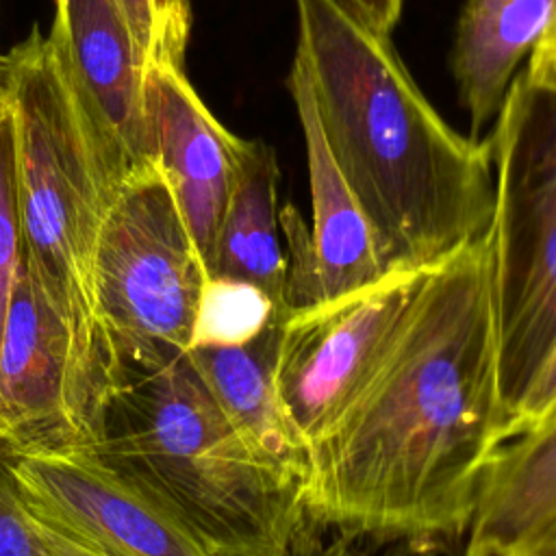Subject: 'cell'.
Returning a JSON list of instances; mask_svg holds the SVG:
<instances>
[{
    "mask_svg": "<svg viewBox=\"0 0 556 556\" xmlns=\"http://www.w3.org/2000/svg\"><path fill=\"white\" fill-rule=\"evenodd\" d=\"M500 258L493 224L430 265L382 356L311 441L306 510L341 539H463L502 443Z\"/></svg>",
    "mask_w": 556,
    "mask_h": 556,
    "instance_id": "obj_1",
    "label": "cell"
},
{
    "mask_svg": "<svg viewBox=\"0 0 556 556\" xmlns=\"http://www.w3.org/2000/svg\"><path fill=\"white\" fill-rule=\"evenodd\" d=\"M293 2V61L382 269L430 267L480 237L495 208L489 139L458 135L426 100L391 37L339 0Z\"/></svg>",
    "mask_w": 556,
    "mask_h": 556,
    "instance_id": "obj_2",
    "label": "cell"
},
{
    "mask_svg": "<svg viewBox=\"0 0 556 556\" xmlns=\"http://www.w3.org/2000/svg\"><path fill=\"white\" fill-rule=\"evenodd\" d=\"M85 452L156 500L211 556H311L317 526L304 484L239 434L187 352L124 374L98 404Z\"/></svg>",
    "mask_w": 556,
    "mask_h": 556,
    "instance_id": "obj_3",
    "label": "cell"
},
{
    "mask_svg": "<svg viewBox=\"0 0 556 556\" xmlns=\"http://www.w3.org/2000/svg\"><path fill=\"white\" fill-rule=\"evenodd\" d=\"M2 89L15 115V176L24 263L67 330L78 402L93 437L115 367L96 300L98 232L115 193L54 46L35 24L4 54Z\"/></svg>",
    "mask_w": 556,
    "mask_h": 556,
    "instance_id": "obj_4",
    "label": "cell"
},
{
    "mask_svg": "<svg viewBox=\"0 0 556 556\" xmlns=\"http://www.w3.org/2000/svg\"><path fill=\"white\" fill-rule=\"evenodd\" d=\"M489 146L500 258V391L508 419L556 339V91L517 74Z\"/></svg>",
    "mask_w": 556,
    "mask_h": 556,
    "instance_id": "obj_5",
    "label": "cell"
},
{
    "mask_svg": "<svg viewBox=\"0 0 556 556\" xmlns=\"http://www.w3.org/2000/svg\"><path fill=\"white\" fill-rule=\"evenodd\" d=\"M206 267L156 167L113 193L96 245V300L115 382L193 343Z\"/></svg>",
    "mask_w": 556,
    "mask_h": 556,
    "instance_id": "obj_6",
    "label": "cell"
},
{
    "mask_svg": "<svg viewBox=\"0 0 556 556\" xmlns=\"http://www.w3.org/2000/svg\"><path fill=\"white\" fill-rule=\"evenodd\" d=\"M426 271L428 267L389 269L363 289L289 311L274 378L308 447L361 389Z\"/></svg>",
    "mask_w": 556,
    "mask_h": 556,
    "instance_id": "obj_7",
    "label": "cell"
},
{
    "mask_svg": "<svg viewBox=\"0 0 556 556\" xmlns=\"http://www.w3.org/2000/svg\"><path fill=\"white\" fill-rule=\"evenodd\" d=\"M100 165L117 189L156 167L146 119V63L115 0H54L50 28Z\"/></svg>",
    "mask_w": 556,
    "mask_h": 556,
    "instance_id": "obj_8",
    "label": "cell"
},
{
    "mask_svg": "<svg viewBox=\"0 0 556 556\" xmlns=\"http://www.w3.org/2000/svg\"><path fill=\"white\" fill-rule=\"evenodd\" d=\"M26 506L106 556H211L156 500L85 450L4 452Z\"/></svg>",
    "mask_w": 556,
    "mask_h": 556,
    "instance_id": "obj_9",
    "label": "cell"
},
{
    "mask_svg": "<svg viewBox=\"0 0 556 556\" xmlns=\"http://www.w3.org/2000/svg\"><path fill=\"white\" fill-rule=\"evenodd\" d=\"M89 443L67 330L22 256L0 350V450L67 452Z\"/></svg>",
    "mask_w": 556,
    "mask_h": 556,
    "instance_id": "obj_10",
    "label": "cell"
},
{
    "mask_svg": "<svg viewBox=\"0 0 556 556\" xmlns=\"http://www.w3.org/2000/svg\"><path fill=\"white\" fill-rule=\"evenodd\" d=\"M143 98L152 161L169 185L208 274L241 137L208 111L182 67H150Z\"/></svg>",
    "mask_w": 556,
    "mask_h": 556,
    "instance_id": "obj_11",
    "label": "cell"
},
{
    "mask_svg": "<svg viewBox=\"0 0 556 556\" xmlns=\"http://www.w3.org/2000/svg\"><path fill=\"white\" fill-rule=\"evenodd\" d=\"M463 556H556V413L491 454Z\"/></svg>",
    "mask_w": 556,
    "mask_h": 556,
    "instance_id": "obj_12",
    "label": "cell"
},
{
    "mask_svg": "<svg viewBox=\"0 0 556 556\" xmlns=\"http://www.w3.org/2000/svg\"><path fill=\"white\" fill-rule=\"evenodd\" d=\"M287 315L276 313L245 343L193 345L187 356L239 434L261 456L304 484L311 447L287 413L274 378L278 339Z\"/></svg>",
    "mask_w": 556,
    "mask_h": 556,
    "instance_id": "obj_13",
    "label": "cell"
},
{
    "mask_svg": "<svg viewBox=\"0 0 556 556\" xmlns=\"http://www.w3.org/2000/svg\"><path fill=\"white\" fill-rule=\"evenodd\" d=\"M287 87L306 148L313 215L308 232L317 302H321L376 282L384 269L378 261L365 213L326 146L306 76L295 61L291 63Z\"/></svg>",
    "mask_w": 556,
    "mask_h": 556,
    "instance_id": "obj_14",
    "label": "cell"
},
{
    "mask_svg": "<svg viewBox=\"0 0 556 556\" xmlns=\"http://www.w3.org/2000/svg\"><path fill=\"white\" fill-rule=\"evenodd\" d=\"M554 15L556 0H465L450 63L471 139L497 117L519 63Z\"/></svg>",
    "mask_w": 556,
    "mask_h": 556,
    "instance_id": "obj_15",
    "label": "cell"
},
{
    "mask_svg": "<svg viewBox=\"0 0 556 556\" xmlns=\"http://www.w3.org/2000/svg\"><path fill=\"white\" fill-rule=\"evenodd\" d=\"M278 161L263 139H241L237 165L215 239L208 278L261 289L274 308L287 304V258L278 239Z\"/></svg>",
    "mask_w": 556,
    "mask_h": 556,
    "instance_id": "obj_16",
    "label": "cell"
},
{
    "mask_svg": "<svg viewBox=\"0 0 556 556\" xmlns=\"http://www.w3.org/2000/svg\"><path fill=\"white\" fill-rule=\"evenodd\" d=\"M276 313L269 298L241 280L208 278L200 298L193 345H239L254 339ZM289 313V311H287Z\"/></svg>",
    "mask_w": 556,
    "mask_h": 556,
    "instance_id": "obj_17",
    "label": "cell"
},
{
    "mask_svg": "<svg viewBox=\"0 0 556 556\" xmlns=\"http://www.w3.org/2000/svg\"><path fill=\"white\" fill-rule=\"evenodd\" d=\"M150 67L169 65L185 70V52L191 35L189 0H115Z\"/></svg>",
    "mask_w": 556,
    "mask_h": 556,
    "instance_id": "obj_18",
    "label": "cell"
},
{
    "mask_svg": "<svg viewBox=\"0 0 556 556\" xmlns=\"http://www.w3.org/2000/svg\"><path fill=\"white\" fill-rule=\"evenodd\" d=\"M20 265L22 219L15 176V115L9 96L0 87V350Z\"/></svg>",
    "mask_w": 556,
    "mask_h": 556,
    "instance_id": "obj_19",
    "label": "cell"
},
{
    "mask_svg": "<svg viewBox=\"0 0 556 556\" xmlns=\"http://www.w3.org/2000/svg\"><path fill=\"white\" fill-rule=\"evenodd\" d=\"M0 556H50L17 486L0 465Z\"/></svg>",
    "mask_w": 556,
    "mask_h": 556,
    "instance_id": "obj_20",
    "label": "cell"
},
{
    "mask_svg": "<svg viewBox=\"0 0 556 556\" xmlns=\"http://www.w3.org/2000/svg\"><path fill=\"white\" fill-rule=\"evenodd\" d=\"M554 413H556V339L545 361L541 363L539 371L534 374L532 382L523 391L521 400L510 410L502 430V443L536 428Z\"/></svg>",
    "mask_w": 556,
    "mask_h": 556,
    "instance_id": "obj_21",
    "label": "cell"
},
{
    "mask_svg": "<svg viewBox=\"0 0 556 556\" xmlns=\"http://www.w3.org/2000/svg\"><path fill=\"white\" fill-rule=\"evenodd\" d=\"M352 15H356L374 33L391 37L404 0H339Z\"/></svg>",
    "mask_w": 556,
    "mask_h": 556,
    "instance_id": "obj_22",
    "label": "cell"
},
{
    "mask_svg": "<svg viewBox=\"0 0 556 556\" xmlns=\"http://www.w3.org/2000/svg\"><path fill=\"white\" fill-rule=\"evenodd\" d=\"M523 74L532 85L556 91V15L530 52Z\"/></svg>",
    "mask_w": 556,
    "mask_h": 556,
    "instance_id": "obj_23",
    "label": "cell"
},
{
    "mask_svg": "<svg viewBox=\"0 0 556 556\" xmlns=\"http://www.w3.org/2000/svg\"><path fill=\"white\" fill-rule=\"evenodd\" d=\"M28 510H30V508H28ZM30 515H33V519H35V526H37V530H39V536H41V541H43V545H46V549H48L50 556H106V554H102L100 549H96L93 545H89V543L76 539V536L70 534L67 530H63V528H59L56 523L48 521L46 517L33 513V510H30Z\"/></svg>",
    "mask_w": 556,
    "mask_h": 556,
    "instance_id": "obj_24",
    "label": "cell"
},
{
    "mask_svg": "<svg viewBox=\"0 0 556 556\" xmlns=\"http://www.w3.org/2000/svg\"><path fill=\"white\" fill-rule=\"evenodd\" d=\"M2 65H4V54H0V78H2Z\"/></svg>",
    "mask_w": 556,
    "mask_h": 556,
    "instance_id": "obj_25",
    "label": "cell"
},
{
    "mask_svg": "<svg viewBox=\"0 0 556 556\" xmlns=\"http://www.w3.org/2000/svg\"><path fill=\"white\" fill-rule=\"evenodd\" d=\"M0 87H2V78H0Z\"/></svg>",
    "mask_w": 556,
    "mask_h": 556,
    "instance_id": "obj_26",
    "label": "cell"
}]
</instances>
